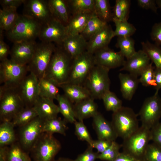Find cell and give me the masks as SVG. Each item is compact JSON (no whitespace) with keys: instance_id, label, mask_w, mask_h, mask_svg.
Listing matches in <instances>:
<instances>
[{"instance_id":"42","label":"cell","mask_w":161,"mask_h":161,"mask_svg":"<svg viewBox=\"0 0 161 161\" xmlns=\"http://www.w3.org/2000/svg\"><path fill=\"white\" fill-rule=\"evenodd\" d=\"M102 100L106 110L113 112H116L122 106V101L116 95L110 90L107 92L102 97Z\"/></svg>"},{"instance_id":"28","label":"cell","mask_w":161,"mask_h":161,"mask_svg":"<svg viewBox=\"0 0 161 161\" xmlns=\"http://www.w3.org/2000/svg\"><path fill=\"white\" fill-rule=\"evenodd\" d=\"M39 96L54 100L59 94V85L55 81L45 77L39 80Z\"/></svg>"},{"instance_id":"10","label":"cell","mask_w":161,"mask_h":161,"mask_svg":"<svg viewBox=\"0 0 161 161\" xmlns=\"http://www.w3.org/2000/svg\"><path fill=\"white\" fill-rule=\"evenodd\" d=\"M29 72L27 65L19 64L7 58L0 63V83L18 86Z\"/></svg>"},{"instance_id":"22","label":"cell","mask_w":161,"mask_h":161,"mask_svg":"<svg viewBox=\"0 0 161 161\" xmlns=\"http://www.w3.org/2000/svg\"><path fill=\"white\" fill-rule=\"evenodd\" d=\"M33 107L38 117L44 121L57 117L59 113L58 106L53 100L40 96Z\"/></svg>"},{"instance_id":"11","label":"cell","mask_w":161,"mask_h":161,"mask_svg":"<svg viewBox=\"0 0 161 161\" xmlns=\"http://www.w3.org/2000/svg\"><path fill=\"white\" fill-rule=\"evenodd\" d=\"M138 115L141 126L151 129L160 121L161 117V99L155 93L144 101Z\"/></svg>"},{"instance_id":"46","label":"cell","mask_w":161,"mask_h":161,"mask_svg":"<svg viewBox=\"0 0 161 161\" xmlns=\"http://www.w3.org/2000/svg\"><path fill=\"white\" fill-rule=\"evenodd\" d=\"M75 133L78 138L86 141L90 145L93 140L83 121H76L74 123Z\"/></svg>"},{"instance_id":"3","label":"cell","mask_w":161,"mask_h":161,"mask_svg":"<svg viewBox=\"0 0 161 161\" xmlns=\"http://www.w3.org/2000/svg\"><path fill=\"white\" fill-rule=\"evenodd\" d=\"M41 25L32 18L19 15L14 25L6 32L7 38L13 43L22 41H35L38 38Z\"/></svg>"},{"instance_id":"2","label":"cell","mask_w":161,"mask_h":161,"mask_svg":"<svg viewBox=\"0 0 161 161\" xmlns=\"http://www.w3.org/2000/svg\"><path fill=\"white\" fill-rule=\"evenodd\" d=\"M18 86L4 85L0 86V119L1 122L11 121L25 107Z\"/></svg>"},{"instance_id":"9","label":"cell","mask_w":161,"mask_h":161,"mask_svg":"<svg viewBox=\"0 0 161 161\" xmlns=\"http://www.w3.org/2000/svg\"><path fill=\"white\" fill-rule=\"evenodd\" d=\"M95 65L94 55L85 51L73 59L66 83L83 86L90 72Z\"/></svg>"},{"instance_id":"36","label":"cell","mask_w":161,"mask_h":161,"mask_svg":"<svg viewBox=\"0 0 161 161\" xmlns=\"http://www.w3.org/2000/svg\"><path fill=\"white\" fill-rule=\"evenodd\" d=\"M38 116L33 107H25L13 118L12 122L15 126L21 127Z\"/></svg>"},{"instance_id":"20","label":"cell","mask_w":161,"mask_h":161,"mask_svg":"<svg viewBox=\"0 0 161 161\" xmlns=\"http://www.w3.org/2000/svg\"><path fill=\"white\" fill-rule=\"evenodd\" d=\"M93 126L98 139L115 141L118 136L111 122L99 112L93 117Z\"/></svg>"},{"instance_id":"39","label":"cell","mask_w":161,"mask_h":161,"mask_svg":"<svg viewBox=\"0 0 161 161\" xmlns=\"http://www.w3.org/2000/svg\"><path fill=\"white\" fill-rule=\"evenodd\" d=\"M134 40L131 37H118L116 47L120 49L122 55L128 59L136 52Z\"/></svg>"},{"instance_id":"48","label":"cell","mask_w":161,"mask_h":161,"mask_svg":"<svg viewBox=\"0 0 161 161\" xmlns=\"http://www.w3.org/2000/svg\"><path fill=\"white\" fill-rule=\"evenodd\" d=\"M113 141L104 140L98 139L93 140L91 144L89 145L93 148H96L97 153L100 154L107 149L112 144Z\"/></svg>"},{"instance_id":"40","label":"cell","mask_w":161,"mask_h":161,"mask_svg":"<svg viewBox=\"0 0 161 161\" xmlns=\"http://www.w3.org/2000/svg\"><path fill=\"white\" fill-rule=\"evenodd\" d=\"M112 21L115 26L114 37H131L136 32L135 27L128 21H120L114 18Z\"/></svg>"},{"instance_id":"23","label":"cell","mask_w":161,"mask_h":161,"mask_svg":"<svg viewBox=\"0 0 161 161\" xmlns=\"http://www.w3.org/2000/svg\"><path fill=\"white\" fill-rule=\"evenodd\" d=\"M95 100L90 97L73 105L76 119L83 121L85 119L92 118L98 112V106Z\"/></svg>"},{"instance_id":"27","label":"cell","mask_w":161,"mask_h":161,"mask_svg":"<svg viewBox=\"0 0 161 161\" xmlns=\"http://www.w3.org/2000/svg\"><path fill=\"white\" fill-rule=\"evenodd\" d=\"M52 17L66 26L71 16L66 0H49Z\"/></svg>"},{"instance_id":"15","label":"cell","mask_w":161,"mask_h":161,"mask_svg":"<svg viewBox=\"0 0 161 161\" xmlns=\"http://www.w3.org/2000/svg\"><path fill=\"white\" fill-rule=\"evenodd\" d=\"M39 80L30 72L18 86V91L25 107H33L39 97Z\"/></svg>"},{"instance_id":"32","label":"cell","mask_w":161,"mask_h":161,"mask_svg":"<svg viewBox=\"0 0 161 161\" xmlns=\"http://www.w3.org/2000/svg\"><path fill=\"white\" fill-rule=\"evenodd\" d=\"M67 123L64 119L57 117L43 120L42 132L52 135L57 133L65 135L67 129Z\"/></svg>"},{"instance_id":"47","label":"cell","mask_w":161,"mask_h":161,"mask_svg":"<svg viewBox=\"0 0 161 161\" xmlns=\"http://www.w3.org/2000/svg\"><path fill=\"white\" fill-rule=\"evenodd\" d=\"M93 148L89 145L85 151L80 154L75 160V161H95L99 154L93 150Z\"/></svg>"},{"instance_id":"7","label":"cell","mask_w":161,"mask_h":161,"mask_svg":"<svg viewBox=\"0 0 161 161\" xmlns=\"http://www.w3.org/2000/svg\"><path fill=\"white\" fill-rule=\"evenodd\" d=\"M61 148L53 135L42 133L30 152L33 161H53Z\"/></svg>"},{"instance_id":"5","label":"cell","mask_w":161,"mask_h":161,"mask_svg":"<svg viewBox=\"0 0 161 161\" xmlns=\"http://www.w3.org/2000/svg\"><path fill=\"white\" fill-rule=\"evenodd\" d=\"M137 116L133 110L128 107L123 106L113 112L111 122L118 137L124 139L138 129Z\"/></svg>"},{"instance_id":"57","label":"cell","mask_w":161,"mask_h":161,"mask_svg":"<svg viewBox=\"0 0 161 161\" xmlns=\"http://www.w3.org/2000/svg\"><path fill=\"white\" fill-rule=\"evenodd\" d=\"M53 161H75V160H72L69 158L60 157L57 160H54Z\"/></svg>"},{"instance_id":"16","label":"cell","mask_w":161,"mask_h":161,"mask_svg":"<svg viewBox=\"0 0 161 161\" xmlns=\"http://www.w3.org/2000/svg\"><path fill=\"white\" fill-rule=\"evenodd\" d=\"M93 55L95 65L109 69L122 66L125 60L120 51L116 52L108 47L97 51Z\"/></svg>"},{"instance_id":"49","label":"cell","mask_w":161,"mask_h":161,"mask_svg":"<svg viewBox=\"0 0 161 161\" xmlns=\"http://www.w3.org/2000/svg\"><path fill=\"white\" fill-rule=\"evenodd\" d=\"M150 36L155 44L161 46V22L156 23L153 25Z\"/></svg>"},{"instance_id":"21","label":"cell","mask_w":161,"mask_h":161,"mask_svg":"<svg viewBox=\"0 0 161 161\" xmlns=\"http://www.w3.org/2000/svg\"><path fill=\"white\" fill-rule=\"evenodd\" d=\"M87 41L81 34L69 35L61 46L73 59L86 51Z\"/></svg>"},{"instance_id":"24","label":"cell","mask_w":161,"mask_h":161,"mask_svg":"<svg viewBox=\"0 0 161 161\" xmlns=\"http://www.w3.org/2000/svg\"><path fill=\"white\" fill-rule=\"evenodd\" d=\"M59 86L63 90L64 95L72 103L91 97L88 90L83 86L66 83Z\"/></svg>"},{"instance_id":"37","label":"cell","mask_w":161,"mask_h":161,"mask_svg":"<svg viewBox=\"0 0 161 161\" xmlns=\"http://www.w3.org/2000/svg\"><path fill=\"white\" fill-rule=\"evenodd\" d=\"M6 160L7 161H32L19 143L16 142L8 147Z\"/></svg>"},{"instance_id":"31","label":"cell","mask_w":161,"mask_h":161,"mask_svg":"<svg viewBox=\"0 0 161 161\" xmlns=\"http://www.w3.org/2000/svg\"><path fill=\"white\" fill-rule=\"evenodd\" d=\"M17 9L2 8L0 9V30L7 31L14 25L19 14Z\"/></svg>"},{"instance_id":"6","label":"cell","mask_w":161,"mask_h":161,"mask_svg":"<svg viewBox=\"0 0 161 161\" xmlns=\"http://www.w3.org/2000/svg\"><path fill=\"white\" fill-rule=\"evenodd\" d=\"M151 140V129L141 126L134 133L123 139L121 145L123 151L138 161H142Z\"/></svg>"},{"instance_id":"59","label":"cell","mask_w":161,"mask_h":161,"mask_svg":"<svg viewBox=\"0 0 161 161\" xmlns=\"http://www.w3.org/2000/svg\"></svg>"},{"instance_id":"41","label":"cell","mask_w":161,"mask_h":161,"mask_svg":"<svg viewBox=\"0 0 161 161\" xmlns=\"http://www.w3.org/2000/svg\"><path fill=\"white\" fill-rule=\"evenodd\" d=\"M131 5L130 0H116L113 18L120 21H128Z\"/></svg>"},{"instance_id":"53","label":"cell","mask_w":161,"mask_h":161,"mask_svg":"<svg viewBox=\"0 0 161 161\" xmlns=\"http://www.w3.org/2000/svg\"><path fill=\"white\" fill-rule=\"evenodd\" d=\"M25 0H1L0 4L2 8L17 9L22 4Z\"/></svg>"},{"instance_id":"8","label":"cell","mask_w":161,"mask_h":161,"mask_svg":"<svg viewBox=\"0 0 161 161\" xmlns=\"http://www.w3.org/2000/svg\"><path fill=\"white\" fill-rule=\"evenodd\" d=\"M56 46L52 43L41 42L37 43L35 52L27 65L29 72L39 80L44 76Z\"/></svg>"},{"instance_id":"52","label":"cell","mask_w":161,"mask_h":161,"mask_svg":"<svg viewBox=\"0 0 161 161\" xmlns=\"http://www.w3.org/2000/svg\"><path fill=\"white\" fill-rule=\"evenodd\" d=\"M138 5L141 8L146 10H151L157 13V7L156 0H137Z\"/></svg>"},{"instance_id":"13","label":"cell","mask_w":161,"mask_h":161,"mask_svg":"<svg viewBox=\"0 0 161 161\" xmlns=\"http://www.w3.org/2000/svg\"><path fill=\"white\" fill-rule=\"evenodd\" d=\"M43 120L38 117L20 127L19 143L26 151L30 152L42 133Z\"/></svg>"},{"instance_id":"12","label":"cell","mask_w":161,"mask_h":161,"mask_svg":"<svg viewBox=\"0 0 161 161\" xmlns=\"http://www.w3.org/2000/svg\"><path fill=\"white\" fill-rule=\"evenodd\" d=\"M69 35L66 26L52 17L41 25L38 38L41 42H54L57 46H61Z\"/></svg>"},{"instance_id":"56","label":"cell","mask_w":161,"mask_h":161,"mask_svg":"<svg viewBox=\"0 0 161 161\" xmlns=\"http://www.w3.org/2000/svg\"><path fill=\"white\" fill-rule=\"evenodd\" d=\"M7 146L0 147V161H7Z\"/></svg>"},{"instance_id":"18","label":"cell","mask_w":161,"mask_h":161,"mask_svg":"<svg viewBox=\"0 0 161 161\" xmlns=\"http://www.w3.org/2000/svg\"><path fill=\"white\" fill-rule=\"evenodd\" d=\"M150 60L142 49L136 51L129 58L125 60L120 71H126L136 77L140 76L150 63Z\"/></svg>"},{"instance_id":"38","label":"cell","mask_w":161,"mask_h":161,"mask_svg":"<svg viewBox=\"0 0 161 161\" xmlns=\"http://www.w3.org/2000/svg\"><path fill=\"white\" fill-rule=\"evenodd\" d=\"M94 11L96 16L104 22L107 23L112 21L113 13L109 0H95Z\"/></svg>"},{"instance_id":"43","label":"cell","mask_w":161,"mask_h":161,"mask_svg":"<svg viewBox=\"0 0 161 161\" xmlns=\"http://www.w3.org/2000/svg\"><path fill=\"white\" fill-rule=\"evenodd\" d=\"M151 62L148 67L142 72L139 78L140 83L145 86H156L154 79V70L155 67Z\"/></svg>"},{"instance_id":"29","label":"cell","mask_w":161,"mask_h":161,"mask_svg":"<svg viewBox=\"0 0 161 161\" xmlns=\"http://www.w3.org/2000/svg\"><path fill=\"white\" fill-rule=\"evenodd\" d=\"M56 100L59 112L67 122L74 123L76 121L72 103L64 94H59Z\"/></svg>"},{"instance_id":"35","label":"cell","mask_w":161,"mask_h":161,"mask_svg":"<svg viewBox=\"0 0 161 161\" xmlns=\"http://www.w3.org/2000/svg\"><path fill=\"white\" fill-rule=\"evenodd\" d=\"M142 50L147 54L156 68H161V47L148 41L141 42Z\"/></svg>"},{"instance_id":"54","label":"cell","mask_w":161,"mask_h":161,"mask_svg":"<svg viewBox=\"0 0 161 161\" xmlns=\"http://www.w3.org/2000/svg\"><path fill=\"white\" fill-rule=\"evenodd\" d=\"M154 79L156 86L155 93H158L159 90L161 89V68L155 67L154 70Z\"/></svg>"},{"instance_id":"45","label":"cell","mask_w":161,"mask_h":161,"mask_svg":"<svg viewBox=\"0 0 161 161\" xmlns=\"http://www.w3.org/2000/svg\"><path fill=\"white\" fill-rule=\"evenodd\" d=\"M122 146L113 141L111 145L103 153L99 154L97 159L105 161H113L120 152L119 151Z\"/></svg>"},{"instance_id":"50","label":"cell","mask_w":161,"mask_h":161,"mask_svg":"<svg viewBox=\"0 0 161 161\" xmlns=\"http://www.w3.org/2000/svg\"><path fill=\"white\" fill-rule=\"evenodd\" d=\"M151 140L161 146V122H159L151 129Z\"/></svg>"},{"instance_id":"51","label":"cell","mask_w":161,"mask_h":161,"mask_svg":"<svg viewBox=\"0 0 161 161\" xmlns=\"http://www.w3.org/2000/svg\"><path fill=\"white\" fill-rule=\"evenodd\" d=\"M0 30V61H4L10 55V50L9 46L3 40V32Z\"/></svg>"},{"instance_id":"1","label":"cell","mask_w":161,"mask_h":161,"mask_svg":"<svg viewBox=\"0 0 161 161\" xmlns=\"http://www.w3.org/2000/svg\"><path fill=\"white\" fill-rule=\"evenodd\" d=\"M72 60L61 46H56L44 77L53 80L59 86L66 83Z\"/></svg>"},{"instance_id":"4","label":"cell","mask_w":161,"mask_h":161,"mask_svg":"<svg viewBox=\"0 0 161 161\" xmlns=\"http://www.w3.org/2000/svg\"><path fill=\"white\" fill-rule=\"evenodd\" d=\"M110 69L95 65L92 69L83 85L89 91L91 98L101 99L104 95L110 90Z\"/></svg>"},{"instance_id":"26","label":"cell","mask_w":161,"mask_h":161,"mask_svg":"<svg viewBox=\"0 0 161 161\" xmlns=\"http://www.w3.org/2000/svg\"><path fill=\"white\" fill-rule=\"evenodd\" d=\"M94 12L79 13L71 16L66 26L69 35L80 34Z\"/></svg>"},{"instance_id":"25","label":"cell","mask_w":161,"mask_h":161,"mask_svg":"<svg viewBox=\"0 0 161 161\" xmlns=\"http://www.w3.org/2000/svg\"><path fill=\"white\" fill-rule=\"evenodd\" d=\"M118 77L123 97L125 100H131L140 83L139 78L129 73H121L119 74Z\"/></svg>"},{"instance_id":"55","label":"cell","mask_w":161,"mask_h":161,"mask_svg":"<svg viewBox=\"0 0 161 161\" xmlns=\"http://www.w3.org/2000/svg\"><path fill=\"white\" fill-rule=\"evenodd\" d=\"M113 161H138L134 157L123 151L120 152Z\"/></svg>"},{"instance_id":"34","label":"cell","mask_w":161,"mask_h":161,"mask_svg":"<svg viewBox=\"0 0 161 161\" xmlns=\"http://www.w3.org/2000/svg\"><path fill=\"white\" fill-rule=\"evenodd\" d=\"M107 24V23L101 20L95 13L89 19L80 34L88 41Z\"/></svg>"},{"instance_id":"58","label":"cell","mask_w":161,"mask_h":161,"mask_svg":"<svg viewBox=\"0 0 161 161\" xmlns=\"http://www.w3.org/2000/svg\"><path fill=\"white\" fill-rule=\"evenodd\" d=\"M157 5L161 10V0H156Z\"/></svg>"},{"instance_id":"30","label":"cell","mask_w":161,"mask_h":161,"mask_svg":"<svg viewBox=\"0 0 161 161\" xmlns=\"http://www.w3.org/2000/svg\"><path fill=\"white\" fill-rule=\"evenodd\" d=\"M14 127L12 121L1 122L0 125V147L10 145L16 142Z\"/></svg>"},{"instance_id":"14","label":"cell","mask_w":161,"mask_h":161,"mask_svg":"<svg viewBox=\"0 0 161 161\" xmlns=\"http://www.w3.org/2000/svg\"><path fill=\"white\" fill-rule=\"evenodd\" d=\"M22 14L42 25L52 18L49 0H25Z\"/></svg>"},{"instance_id":"44","label":"cell","mask_w":161,"mask_h":161,"mask_svg":"<svg viewBox=\"0 0 161 161\" xmlns=\"http://www.w3.org/2000/svg\"><path fill=\"white\" fill-rule=\"evenodd\" d=\"M142 161H161V146L149 143Z\"/></svg>"},{"instance_id":"19","label":"cell","mask_w":161,"mask_h":161,"mask_svg":"<svg viewBox=\"0 0 161 161\" xmlns=\"http://www.w3.org/2000/svg\"><path fill=\"white\" fill-rule=\"evenodd\" d=\"M114 37V30L110 25L107 24L87 41L86 51L93 54L97 51L108 47Z\"/></svg>"},{"instance_id":"33","label":"cell","mask_w":161,"mask_h":161,"mask_svg":"<svg viewBox=\"0 0 161 161\" xmlns=\"http://www.w3.org/2000/svg\"><path fill=\"white\" fill-rule=\"evenodd\" d=\"M71 15L88 12H94L95 0H66Z\"/></svg>"},{"instance_id":"17","label":"cell","mask_w":161,"mask_h":161,"mask_svg":"<svg viewBox=\"0 0 161 161\" xmlns=\"http://www.w3.org/2000/svg\"><path fill=\"white\" fill-rule=\"evenodd\" d=\"M37 44L35 41L13 43L10 50V59L19 64L27 65L32 57Z\"/></svg>"}]
</instances>
